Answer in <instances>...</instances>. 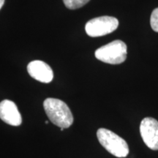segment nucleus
Instances as JSON below:
<instances>
[{
	"mask_svg": "<svg viewBox=\"0 0 158 158\" xmlns=\"http://www.w3.org/2000/svg\"><path fill=\"white\" fill-rule=\"evenodd\" d=\"M0 118L12 126H19L22 123V118L14 102L4 100L0 102Z\"/></svg>",
	"mask_w": 158,
	"mask_h": 158,
	"instance_id": "obj_7",
	"label": "nucleus"
},
{
	"mask_svg": "<svg viewBox=\"0 0 158 158\" xmlns=\"http://www.w3.org/2000/svg\"><path fill=\"white\" fill-rule=\"evenodd\" d=\"M27 71L31 78L45 84L50 83L54 78V73L51 67L40 60H35L29 63Z\"/></svg>",
	"mask_w": 158,
	"mask_h": 158,
	"instance_id": "obj_6",
	"label": "nucleus"
},
{
	"mask_svg": "<svg viewBox=\"0 0 158 158\" xmlns=\"http://www.w3.org/2000/svg\"><path fill=\"white\" fill-rule=\"evenodd\" d=\"M45 124H48V121H46V122H45Z\"/></svg>",
	"mask_w": 158,
	"mask_h": 158,
	"instance_id": "obj_11",
	"label": "nucleus"
},
{
	"mask_svg": "<svg viewBox=\"0 0 158 158\" xmlns=\"http://www.w3.org/2000/svg\"><path fill=\"white\" fill-rule=\"evenodd\" d=\"M118 26V21L116 18L100 16L89 21L85 26V30L90 37H101L113 32Z\"/></svg>",
	"mask_w": 158,
	"mask_h": 158,
	"instance_id": "obj_4",
	"label": "nucleus"
},
{
	"mask_svg": "<svg viewBox=\"0 0 158 158\" xmlns=\"http://www.w3.org/2000/svg\"><path fill=\"white\" fill-rule=\"evenodd\" d=\"M127 48L123 41L116 40L99 48L95 51V57L102 62L118 64L127 58Z\"/></svg>",
	"mask_w": 158,
	"mask_h": 158,
	"instance_id": "obj_3",
	"label": "nucleus"
},
{
	"mask_svg": "<svg viewBox=\"0 0 158 158\" xmlns=\"http://www.w3.org/2000/svg\"><path fill=\"white\" fill-rule=\"evenodd\" d=\"M45 114L49 120L60 128H68L73 123V116L68 106L62 100L47 98L43 102Z\"/></svg>",
	"mask_w": 158,
	"mask_h": 158,
	"instance_id": "obj_1",
	"label": "nucleus"
},
{
	"mask_svg": "<svg viewBox=\"0 0 158 158\" xmlns=\"http://www.w3.org/2000/svg\"><path fill=\"white\" fill-rule=\"evenodd\" d=\"M97 137L102 147L115 157H125L129 154L127 142L114 132L106 128H100L97 132Z\"/></svg>",
	"mask_w": 158,
	"mask_h": 158,
	"instance_id": "obj_2",
	"label": "nucleus"
},
{
	"mask_svg": "<svg viewBox=\"0 0 158 158\" xmlns=\"http://www.w3.org/2000/svg\"><path fill=\"white\" fill-rule=\"evenodd\" d=\"M140 133L144 143L149 149L158 150V122L152 117H146L140 125Z\"/></svg>",
	"mask_w": 158,
	"mask_h": 158,
	"instance_id": "obj_5",
	"label": "nucleus"
},
{
	"mask_svg": "<svg viewBox=\"0 0 158 158\" xmlns=\"http://www.w3.org/2000/svg\"><path fill=\"white\" fill-rule=\"evenodd\" d=\"M4 3H5V0H0V9L2 7Z\"/></svg>",
	"mask_w": 158,
	"mask_h": 158,
	"instance_id": "obj_10",
	"label": "nucleus"
},
{
	"mask_svg": "<svg viewBox=\"0 0 158 158\" xmlns=\"http://www.w3.org/2000/svg\"><path fill=\"white\" fill-rule=\"evenodd\" d=\"M150 24L152 29L156 32H158V7L155 9L150 18Z\"/></svg>",
	"mask_w": 158,
	"mask_h": 158,
	"instance_id": "obj_9",
	"label": "nucleus"
},
{
	"mask_svg": "<svg viewBox=\"0 0 158 158\" xmlns=\"http://www.w3.org/2000/svg\"><path fill=\"white\" fill-rule=\"evenodd\" d=\"M89 1L90 0H63L64 5L70 10L80 8Z\"/></svg>",
	"mask_w": 158,
	"mask_h": 158,
	"instance_id": "obj_8",
	"label": "nucleus"
}]
</instances>
